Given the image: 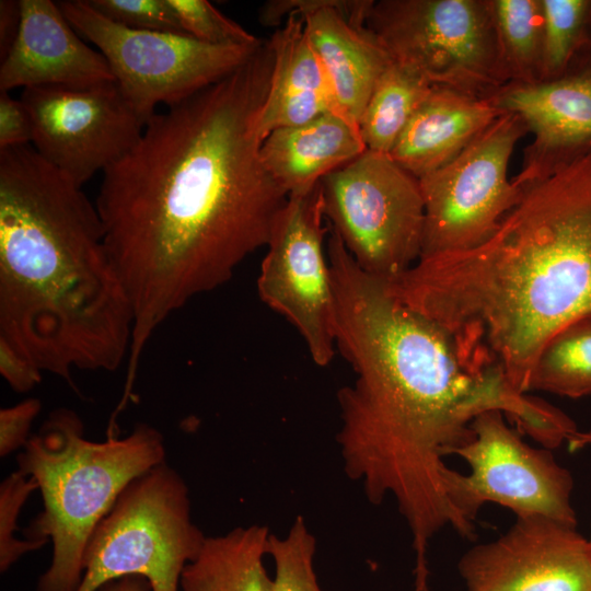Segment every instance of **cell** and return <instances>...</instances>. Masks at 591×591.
<instances>
[{"label": "cell", "mask_w": 591, "mask_h": 591, "mask_svg": "<svg viewBox=\"0 0 591 591\" xmlns=\"http://www.w3.org/2000/svg\"><path fill=\"white\" fill-rule=\"evenodd\" d=\"M132 308L96 205L31 144L0 150V338L43 372L115 371Z\"/></svg>", "instance_id": "cell-4"}, {"label": "cell", "mask_w": 591, "mask_h": 591, "mask_svg": "<svg viewBox=\"0 0 591 591\" xmlns=\"http://www.w3.org/2000/svg\"><path fill=\"white\" fill-rule=\"evenodd\" d=\"M206 535L192 519L189 490L165 462L134 479L91 535L77 591H96L127 576L151 591H179L184 568Z\"/></svg>", "instance_id": "cell-6"}, {"label": "cell", "mask_w": 591, "mask_h": 591, "mask_svg": "<svg viewBox=\"0 0 591 591\" xmlns=\"http://www.w3.org/2000/svg\"><path fill=\"white\" fill-rule=\"evenodd\" d=\"M500 57L508 83L541 81V0H491Z\"/></svg>", "instance_id": "cell-23"}, {"label": "cell", "mask_w": 591, "mask_h": 591, "mask_svg": "<svg viewBox=\"0 0 591 591\" xmlns=\"http://www.w3.org/2000/svg\"><path fill=\"white\" fill-rule=\"evenodd\" d=\"M387 283L526 394L545 344L591 316V153L528 186L480 244L421 257Z\"/></svg>", "instance_id": "cell-3"}, {"label": "cell", "mask_w": 591, "mask_h": 591, "mask_svg": "<svg viewBox=\"0 0 591 591\" xmlns=\"http://www.w3.org/2000/svg\"><path fill=\"white\" fill-rule=\"evenodd\" d=\"M589 541H590V544H591V535H590V538H589Z\"/></svg>", "instance_id": "cell-36"}, {"label": "cell", "mask_w": 591, "mask_h": 591, "mask_svg": "<svg viewBox=\"0 0 591 591\" xmlns=\"http://www.w3.org/2000/svg\"><path fill=\"white\" fill-rule=\"evenodd\" d=\"M329 231L335 345L356 374L337 392L344 472L370 503L394 498L412 535L415 583L426 586L436 534L448 526L468 540L476 533L465 474L444 459L473 438L480 414L500 410L529 434L544 421L548 403L517 393L500 367L482 363L404 304Z\"/></svg>", "instance_id": "cell-2"}, {"label": "cell", "mask_w": 591, "mask_h": 591, "mask_svg": "<svg viewBox=\"0 0 591 591\" xmlns=\"http://www.w3.org/2000/svg\"><path fill=\"white\" fill-rule=\"evenodd\" d=\"M526 132L521 117L506 112L453 160L418 178L425 205L420 258L474 247L496 231L526 189L507 176Z\"/></svg>", "instance_id": "cell-10"}, {"label": "cell", "mask_w": 591, "mask_h": 591, "mask_svg": "<svg viewBox=\"0 0 591 591\" xmlns=\"http://www.w3.org/2000/svg\"><path fill=\"white\" fill-rule=\"evenodd\" d=\"M273 66L268 39L224 79L155 113L103 172L95 205L134 313L129 379L167 317L269 242L289 197L260 157Z\"/></svg>", "instance_id": "cell-1"}, {"label": "cell", "mask_w": 591, "mask_h": 591, "mask_svg": "<svg viewBox=\"0 0 591 591\" xmlns=\"http://www.w3.org/2000/svg\"><path fill=\"white\" fill-rule=\"evenodd\" d=\"M371 4L372 0H270L258 13L265 26H280L292 14L302 16L335 109L357 126L378 79L392 61L364 25Z\"/></svg>", "instance_id": "cell-15"}, {"label": "cell", "mask_w": 591, "mask_h": 591, "mask_svg": "<svg viewBox=\"0 0 591 591\" xmlns=\"http://www.w3.org/2000/svg\"><path fill=\"white\" fill-rule=\"evenodd\" d=\"M433 85L391 61L378 79L359 123L367 150L389 154Z\"/></svg>", "instance_id": "cell-22"}, {"label": "cell", "mask_w": 591, "mask_h": 591, "mask_svg": "<svg viewBox=\"0 0 591 591\" xmlns=\"http://www.w3.org/2000/svg\"><path fill=\"white\" fill-rule=\"evenodd\" d=\"M489 100L519 115L534 134L513 177L520 186L543 181L591 153V68L553 80L507 83Z\"/></svg>", "instance_id": "cell-16"}, {"label": "cell", "mask_w": 591, "mask_h": 591, "mask_svg": "<svg viewBox=\"0 0 591 591\" xmlns=\"http://www.w3.org/2000/svg\"><path fill=\"white\" fill-rule=\"evenodd\" d=\"M503 113L489 99L433 86L389 155L420 178L453 160Z\"/></svg>", "instance_id": "cell-18"}, {"label": "cell", "mask_w": 591, "mask_h": 591, "mask_svg": "<svg viewBox=\"0 0 591 591\" xmlns=\"http://www.w3.org/2000/svg\"><path fill=\"white\" fill-rule=\"evenodd\" d=\"M321 182L289 195L274 224L257 277L260 300L290 322L321 367L335 355V296L324 236Z\"/></svg>", "instance_id": "cell-11"}, {"label": "cell", "mask_w": 591, "mask_h": 591, "mask_svg": "<svg viewBox=\"0 0 591 591\" xmlns=\"http://www.w3.org/2000/svg\"><path fill=\"white\" fill-rule=\"evenodd\" d=\"M33 139V120L21 100L0 91V150L25 146Z\"/></svg>", "instance_id": "cell-31"}, {"label": "cell", "mask_w": 591, "mask_h": 591, "mask_svg": "<svg viewBox=\"0 0 591 591\" xmlns=\"http://www.w3.org/2000/svg\"><path fill=\"white\" fill-rule=\"evenodd\" d=\"M20 100L32 116L33 148L80 186L121 159L146 126L115 81L27 88Z\"/></svg>", "instance_id": "cell-12"}, {"label": "cell", "mask_w": 591, "mask_h": 591, "mask_svg": "<svg viewBox=\"0 0 591 591\" xmlns=\"http://www.w3.org/2000/svg\"><path fill=\"white\" fill-rule=\"evenodd\" d=\"M270 534L266 525L252 524L207 536L184 568L179 591H271L264 564Z\"/></svg>", "instance_id": "cell-21"}, {"label": "cell", "mask_w": 591, "mask_h": 591, "mask_svg": "<svg viewBox=\"0 0 591 591\" xmlns=\"http://www.w3.org/2000/svg\"><path fill=\"white\" fill-rule=\"evenodd\" d=\"M21 24L1 60L0 91L15 88H88L113 82L104 56L73 30L57 2L21 0Z\"/></svg>", "instance_id": "cell-17"}, {"label": "cell", "mask_w": 591, "mask_h": 591, "mask_svg": "<svg viewBox=\"0 0 591 591\" xmlns=\"http://www.w3.org/2000/svg\"><path fill=\"white\" fill-rule=\"evenodd\" d=\"M466 591H591V544L558 520L519 517L457 564Z\"/></svg>", "instance_id": "cell-14"}, {"label": "cell", "mask_w": 591, "mask_h": 591, "mask_svg": "<svg viewBox=\"0 0 591 591\" xmlns=\"http://www.w3.org/2000/svg\"><path fill=\"white\" fill-rule=\"evenodd\" d=\"M325 218L367 274L392 282L420 258L419 179L389 154L366 150L321 181Z\"/></svg>", "instance_id": "cell-8"}, {"label": "cell", "mask_w": 591, "mask_h": 591, "mask_svg": "<svg viewBox=\"0 0 591 591\" xmlns=\"http://www.w3.org/2000/svg\"><path fill=\"white\" fill-rule=\"evenodd\" d=\"M364 25L433 86L489 99L508 83L491 0L372 1Z\"/></svg>", "instance_id": "cell-7"}, {"label": "cell", "mask_w": 591, "mask_h": 591, "mask_svg": "<svg viewBox=\"0 0 591 591\" xmlns=\"http://www.w3.org/2000/svg\"><path fill=\"white\" fill-rule=\"evenodd\" d=\"M96 591H151L147 579L138 576H127L102 586Z\"/></svg>", "instance_id": "cell-34"}, {"label": "cell", "mask_w": 591, "mask_h": 591, "mask_svg": "<svg viewBox=\"0 0 591 591\" xmlns=\"http://www.w3.org/2000/svg\"><path fill=\"white\" fill-rule=\"evenodd\" d=\"M268 556L274 563L271 591H323L314 567L316 540L303 517L283 536L270 534Z\"/></svg>", "instance_id": "cell-26"}, {"label": "cell", "mask_w": 591, "mask_h": 591, "mask_svg": "<svg viewBox=\"0 0 591 591\" xmlns=\"http://www.w3.org/2000/svg\"><path fill=\"white\" fill-rule=\"evenodd\" d=\"M568 447L570 451H577L583 447L591 444V430L581 432L577 431L569 440Z\"/></svg>", "instance_id": "cell-35"}, {"label": "cell", "mask_w": 591, "mask_h": 591, "mask_svg": "<svg viewBox=\"0 0 591 591\" xmlns=\"http://www.w3.org/2000/svg\"><path fill=\"white\" fill-rule=\"evenodd\" d=\"M543 55L541 81L563 77L591 11L588 0H541Z\"/></svg>", "instance_id": "cell-25"}, {"label": "cell", "mask_w": 591, "mask_h": 591, "mask_svg": "<svg viewBox=\"0 0 591 591\" xmlns=\"http://www.w3.org/2000/svg\"><path fill=\"white\" fill-rule=\"evenodd\" d=\"M579 397L591 393V316L556 333L540 352L530 391Z\"/></svg>", "instance_id": "cell-24"}, {"label": "cell", "mask_w": 591, "mask_h": 591, "mask_svg": "<svg viewBox=\"0 0 591 591\" xmlns=\"http://www.w3.org/2000/svg\"><path fill=\"white\" fill-rule=\"evenodd\" d=\"M505 417L500 410L477 416L473 438L454 453L471 468L465 479L474 506L495 502L517 518L543 515L577 525L570 472L549 451L525 443Z\"/></svg>", "instance_id": "cell-13"}, {"label": "cell", "mask_w": 591, "mask_h": 591, "mask_svg": "<svg viewBox=\"0 0 591 591\" xmlns=\"http://www.w3.org/2000/svg\"><path fill=\"white\" fill-rule=\"evenodd\" d=\"M106 19L123 26L187 35L170 0H86Z\"/></svg>", "instance_id": "cell-29"}, {"label": "cell", "mask_w": 591, "mask_h": 591, "mask_svg": "<svg viewBox=\"0 0 591 591\" xmlns=\"http://www.w3.org/2000/svg\"><path fill=\"white\" fill-rule=\"evenodd\" d=\"M0 373L13 391L25 393L40 383L43 371L9 341L0 338Z\"/></svg>", "instance_id": "cell-32"}, {"label": "cell", "mask_w": 591, "mask_h": 591, "mask_svg": "<svg viewBox=\"0 0 591 591\" xmlns=\"http://www.w3.org/2000/svg\"><path fill=\"white\" fill-rule=\"evenodd\" d=\"M35 489L36 482L16 471L0 486V570L5 572L23 555L40 548L44 543L15 537L18 515L26 499Z\"/></svg>", "instance_id": "cell-28"}, {"label": "cell", "mask_w": 591, "mask_h": 591, "mask_svg": "<svg viewBox=\"0 0 591 591\" xmlns=\"http://www.w3.org/2000/svg\"><path fill=\"white\" fill-rule=\"evenodd\" d=\"M269 42L274 66L258 118L262 140L276 129L300 126L325 112H336L331 86L302 16L290 15Z\"/></svg>", "instance_id": "cell-19"}, {"label": "cell", "mask_w": 591, "mask_h": 591, "mask_svg": "<svg viewBox=\"0 0 591 591\" xmlns=\"http://www.w3.org/2000/svg\"><path fill=\"white\" fill-rule=\"evenodd\" d=\"M21 24L20 1L1 0L0 2V56L1 60L11 50Z\"/></svg>", "instance_id": "cell-33"}, {"label": "cell", "mask_w": 591, "mask_h": 591, "mask_svg": "<svg viewBox=\"0 0 591 591\" xmlns=\"http://www.w3.org/2000/svg\"><path fill=\"white\" fill-rule=\"evenodd\" d=\"M366 150L359 126L328 111L303 125L271 131L262 142L260 157L289 196L309 192Z\"/></svg>", "instance_id": "cell-20"}, {"label": "cell", "mask_w": 591, "mask_h": 591, "mask_svg": "<svg viewBox=\"0 0 591 591\" xmlns=\"http://www.w3.org/2000/svg\"><path fill=\"white\" fill-rule=\"evenodd\" d=\"M18 471L32 477L44 509L25 531L26 540L53 543V558L36 591H77L86 544L124 489L165 462L161 432L140 422L123 438L85 437L79 415L53 410L19 453Z\"/></svg>", "instance_id": "cell-5"}, {"label": "cell", "mask_w": 591, "mask_h": 591, "mask_svg": "<svg viewBox=\"0 0 591 591\" xmlns=\"http://www.w3.org/2000/svg\"><path fill=\"white\" fill-rule=\"evenodd\" d=\"M42 409L38 398H26L0 409V455L23 449L31 438V427Z\"/></svg>", "instance_id": "cell-30"}, {"label": "cell", "mask_w": 591, "mask_h": 591, "mask_svg": "<svg viewBox=\"0 0 591 591\" xmlns=\"http://www.w3.org/2000/svg\"><path fill=\"white\" fill-rule=\"evenodd\" d=\"M57 3L80 37L104 56L123 95L146 124L160 105L177 104L234 72L263 43L210 45L188 35L123 26L86 0Z\"/></svg>", "instance_id": "cell-9"}, {"label": "cell", "mask_w": 591, "mask_h": 591, "mask_svg": "<svg viewBox=\"0 0 591 591\" xmlns=\"http://www.w3.org/2000/svg\"><path fill=\"white\" fill-rule=\"evenodd\" d=\"M184 32L218 46H258L263 40L227 18L207 0H170Z\"/></svg>", "instance_id": "cell-27"}]
</instances>
